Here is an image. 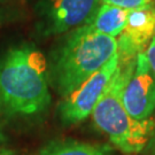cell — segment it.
Masks as SVG:
<instances>
[{
	"label": "cell",
	"mask_w": 155,
	"mask_h": 155,
	"mask_svg": "<svg viewBox=\"0 0 155 155\" xmlns=\"http://www.w3.org/2000/svg\"><path fill=\"white\" fill-rule=\"evenodd\" d=\"M48 66L32 45L11 47L0 59V111L9 117L44 113L51 104Z\"/></svg>",
	"instance_id": "1"
},
{
	"label": "cell",
	"mask_w": 155,
	"mask_h": 155,
	"mask_svg": "<svg viewBox=\"0 0 155 155\" xmlns=\"http://www.w3.org/2000/svg\"><path fill=\"white\" fill-rule=\"evenodd\" d=\"M117 54V39L95 31L90 24L66 33L51 56L48 79L64 98Z\"/></svg>",
	"instance_id": "2"
},
{
	"label": "cell",
	"mask_w": 155,
	"mask_h": 155,
	"mask_svg": "<svg viewBox=\"0 0 155 155\" xmlns=\"http://www.w3.org/2000/svg\"><path fill=\"white\" fill-rule=\"evenodd\" d=\"M134 62L136 60L130 62L118 60L116 71L91 115L97 127L117 150L127 155L141 153L155 127L153 117L143 121L136 120L123 105V89L134 68Z\"/></svg>",
	"instance_id": "3"
},
{
	"label": "cell",
	"mask_w": 155,
	"mask_h": 155,
	"mask_svg": "<svg viewBox=\"0 0 155 155\" xmlns=\"http://www.w3.org/2000/svg\"><path fill=\"white\" fill-rule=\"evenodd\" d=\"M118 66V54L111 58L101 69L86 79L71 93L62 98L56 108L62 124L75 125L82 123L92 115L94 107L99 102Z\"/></svg>",
	"instance_id": "4"
},
{
	"label": "cell",
	"mask_w": 155,
	"mask_h": 155,
	"mask_svg": "<svg viewBox=\"0 0 155 155\" xmlns=\"http://www.w3.org/2000/svg\"><path fill=\"white\" fill-rule=\"evenodd\" d=\"M100 2V0H43L41 31L45 35H61L89 24Z\"/></svg>",
	"instance_id": "5"
},
{
	"label": "cell",
	"mask_w": 155,
	"mask_h": 155,
	"mask_svg": "<svg viewBox=\"0 0 155 155\" xmlns=\"http://www.w3.org/2000/svg\"><path fill=\"white\" fill-rule=\"evenodd\" d=\"M122 101L127 113L136 120H148L155 115V74L145 52L136 58L134 68L123 89Z\"/></svg>",
	"instance_id": "6"
},
{
	"label": "cell",
	"mask_w": 155,
	"mask_h": 155,
	"mask_svg": "<svg viewBox=\"0 0 155 155\" xmlns=\"http://www.w3.org/2000/svg\"><path fill=\"white\" fill-rule=\"evenodd\" d=\"M155 35V1L150 5L129 11L127 24L117 37L118 60L134 61L139 53L145 52Z\"/></svg>",
	"instance_id": "7"
},
{
	"label": "cell",
	"mask_w": 155,
	"mask_h": 155,
	"mask_svg": "<svg viewBox=\"0 0 155 155\" xmlns=\"http://www.w3.org/2000/svg\"><path fill=\"white\" fill-rule=\"evenodd\" d=\"M129 11L113 5L101 4L93 20L89 23L98 32L117 38L127 24Z\"/></svg>",
	"instance_id": "8"
},
{
	"label": "cell",
	"mask_w": 155,
	"mask_h": 155,
	"mask_svg": "<svg viewBox=\"0 0 155 155\" xmlns=\"http://www.w3.org/2000/svg\"><path fill=\"white\" fill-rule=\"evenodd\" d=\"M38 155H111V150L107 145L59 139L45 145Z\"/></svg>",
	"instance_id": "9"
},
{
	"label": "cell",
	"mask_w": 155,
	"mask_h": 155,
	"mask_svg": "<svg viewBox=\"0 0 155 155\" xmlns=\"http://www.w3.org/2000/svg\"><path fill=\"white\" fill-rule=\"evenodd\" d=\"M100 1L102 4L121 7V8H124L127 11H132V9L146 7V6L153 4L155 0H100Z\"/></svg>",
	"instance_id": "10"
},
{
	"label": "cell",
	"mask_w": 155,
	"mask_h": 155,
	"mask_svg": "<svg viewBox=\"0 0 155 155\" xmlns=\"http://www.w3.org/2000/svg\"><path fill=\"white\" fill-rule=\"evenodd\" d=\"M145 53H146V58L148 60L150 68H152L153 72L155 74V35L154 37H153V39L150 40L148 47L145 51Z\"/></svg>",
	"instance_id": "11"
},
{
	"label": "cell",
	"mask_w": 155,
	"mask_h": 155,
	"mask_svg": "<svg viewBox=\"0 0 155 155\" xmlns=\"http://www.w3.org/2000/svg\"><path fill=\"white\" fill-rule=\"evenodd\" d=\"M141 153H143V155H155V127L152 132V136H150L148 143L145 147V150Z\"/></svg>",
	"instance_id": "12"
},
{
	"label": "cell",
	"mask_w": 155,
	"mask_h": 155,
	"mask_svg": "<svg viewBox=\"0 0 155 155\" xmlns=\"http://www.w3.org/2000/svg\"><path fill=\"white\" fill-rule=\"evenodd\" d=\"M0 155H16V154L9 150H0Z\"/></svg>",
	"instance_id": "13"
},
{
	"label": "cell",
	"mask_w": 155,
	"mask_h": 155,
	"mask_svg": "<svg viewBox=\"0 0 155 155\" xmlns=\"http://www.w3.org/2000/svg\"><path fill=\"white\" fill-rule=\"evenodd\" d=\"M5 141V136H4V133L1 131V129H0V145L2 144Z\"/></svg>",
	"instance_id": "14"
}]
</instances>
